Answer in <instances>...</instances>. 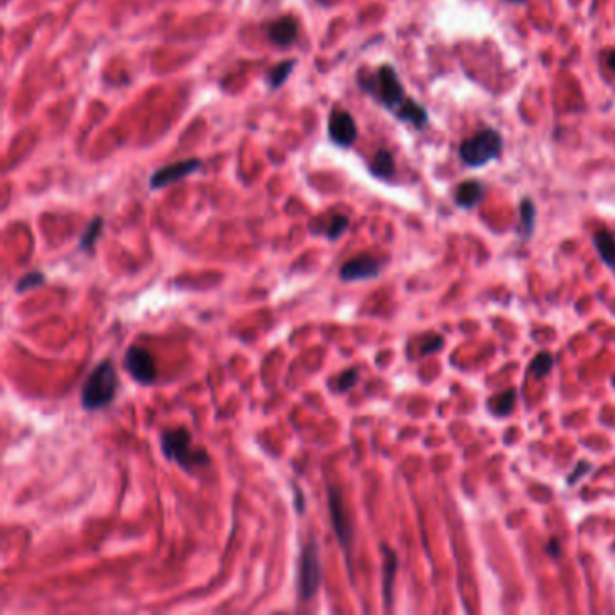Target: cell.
I'll use <instances>...</instances> for the list:
<instances>
[{
    "mask_svg": "<svg viewBox=\"0 0 615 615\" xmlns=\"http://www.w3.org/2000/svg\"><path fill=\"white\" fill-rule=\"evenodd\" d=\"M159 442L166 459L173 460L186 473H193L212 464L208 451L204 447H193L192 433L186 428L165 430L159 437Z\"/></svg>",
    "mask_w": 615,
    "mask_h": 615,
    "instance_id": "obj_1",
    "label": "cell"
},
{
    "mask_svg": "<svg viewBox=\"0 0 615 615\" xmlns=\"http://www.w3.org/2000/svg\"><path fill=\"white\" fill-rule=\"evenodd\" d=\"M118 392V374L110 359L102 361L89 374L82 386V406L87 412H96L112 404Z\"/></svg>",
    "mask_w": 615,
    "mask_h": 615,
    "instance_id": "obj_2",
    "label": "cell"
},
{
    "mask_svg": "<svg viewBox=\"0 0 615 615\" xmlns=\"http://www.w3.org/2000/svg\"><path fill=\"white\" fill-rule=\"evenodd\" d=\"M357 83L364 92H369L372 98H376L381 105H384L393 114L401 109L404 102H406V94H404V87L401 83L399 76H397L396 69L392 65H381L374 75H361L357 76Z\"/></svg>",
    "mask_w": 615,
    "mask_h": 615,
    "instance_id": "obj_3",
    "label": "cell"
},
{
    "mask_svg": "<svg viewBox=\"0 0 615 615\" xmlns=\"http://www.w3.org/2000/svg\"><path fill=\"white\" fill-rule=\"evenodd\" d=\"M323 581V565L322 553H320V543L314 536H310L302 545L298 560V597L302 603H309L316 597Z\"/></svg>",
    "mask_w": 615,
    "mask_h": 615,
    "instance_id": "obj_4",
    "label": "cell"
},
{
    "mask_svg": "<svg viewBox=\"0 0 615 615\" xmlns=\"http://www.w3.org/2000/svg\"><path fill=\"white\" fill-rule=\"evenodd\" d=\"M502 146L504 139L500 132L493 129L480 130L478 134L467 138L466 141H462L460 157H462L466 165L478 168V166H484L489 161H493V159H496L502 153Z\"/></svg>",
    "mask_w": 615,
    "mask_h": 615,
    "instance_id": "obj_5",
    "label": "cell"
},
{
    "mask_svg": "<svg viewBox=\"0 0 615 615\" xmlns=\"http://www.w3.org/2000/svg\"><path fill=\"white\" fill-rule=\"evenodd\" d=\"M327 496H329V513L330 521H332V529L336 534L337 541H339L341 549L347 556V563L352 561V545H354V530L350 526V518L345 509V500H343V493L339 487L327 486Z\"/></svg>",
    "mask_w": 615,
    "mask_h": 615,
    "instance_id": "obj_6",
    "label": "cell"
},
{
    "mask_svg": "<svg viewBox=\"0 0 615 615\" xmlns=\"http://www.w3.org/2000/svg\"><path fill=\"white\" fill-rule=\"evenodd\" d=\"M123 366L139 384H153L157 381L156 359L146 349L132 345L123 357Z\"/></svg>",
    "mask_w": 615,
    "mask_h": 615,
    "instance_id": "obj_7",
    "label": "cell"
},
{
    "mask_svg": "<svg viewBox=\"0 0 615 615\" xmlns=\"http://www.w3.org/2000/svg\"><path fill=\"white\" fill-rule=\"evenodd\" d=\"M381 269H383V263L379 258L372 255H357L339 267V278L349 283L363 282V280L377 278L381 275Z\"/></svg>",
    "mask_w": 615,
    "mask_h": 615,
    "instance_id": "obj_8",
    "label": "cell"
},
{
    "mask_svg": "<svg viewBox=\"0 0 615 615\" xmlns=\"http://www.w3.org/2000/svg\"><path fill=\"white\" fill-rule=\"evenodd\" d=\"M202 168V161L193 157V159H185V161L172 163V165H166L163 168H157L156 172L150 177V188L152 190H161L165 186L173 185V183H179L185 177L192 175V173L199 172Z\"/></svg>",
    "mask_w": 615,
    "mask_h": 615,
    "instance_id": "obj_9",
    "label": "cell"
},
{
    "mask_svg": "<svg viewBox=\"0 0 615 615\" xmlns=\"http://www.w3.org/2000/svg\"><path fill=\"white\" fill-rule=\"evenodd\" d=\"M329 138L341 148H350L357 141V125L347 110H332L329 118Z\"/></svg>",
    "mask_w": 615,
    "mask_h": 615,
    "instance_id": "obj_10",
    "label": "cell"
},
{
    "mask_svg": "<svg viewBox=\"0 0 615 615\" xmlns=\"http://www.w3.org/2000/svg\"><path fill=\"white\" fill-rule=\"evenodd\" d=\"M298 22L290 15L282 16V18L271 22L267 28V36H269L271 43L276 48H290L296 38H298Z\"/></svg>",
    "mask_w": 615,
    "mask_h": 615,
    "instance_id": "obj_11",
    "label": "cell"
},
{
    "mask_svg": "<svg viewBox=\"0 0 615 615\" xmlns=\"http://www.w3.org/2000/svg\"><path fill=\"white\" fill-rule=\"evenodd\" d=\"M384 554V565H383V594L386 606H392L393 601V579H396L397 572V556L388 545L381 547Z\"/></svg>",
    "mask_w": 615,
    "mask_h": 615,
    "instance_id": "obj_12",
    "label": "cell"
},
{
    "mask_svg": "<svg viewBox=\"0 0 615 615\" xmlns=\"http://www.w3.org/2000/svg\"><path fill=\"white\" fill-rule=\"evenodd\" d=\"M484 199V186L478 180H466L462 185H459L457 192H455V200L460 208H474L480 200Z\"/></svg>",
    "mask_w": 615,
    "mask_h": 615,
    "instance_id": "obj_13",
    "label": "cell"
},
{
    "mask_svg": "<svg viewBox=\"0 0 615 615\" xmlns=\"http://www.w3.org/2000/svg\"><path fill=\"white\" fill-rule=\"evenodd\" d=\"M396 116L401 121L412 123L415 129H423L428 123V112L419 103L413 102V99H406V102L401 105V109L396 112Z\"/></svg>",
    "mask_w": 615,
    "mask_h": 615,
    "instance_id": "obj_14",
    "label": "cell"
},
{
    "mask_svg": "<svg viewBox=\"0 0 615 615\" xmlns=\"http://www.w3.org/2000/svg\"><path fill=\"white\" fill-rule=\"evenodd\" d=\"M594 244H596V249L603 262L615 269V236L606 229H601L594 235Z\"/></svg>",
    "mask_w": 615,
    "mask_h": 615,
    "instance_id": "obj_15",
    "label": "cell"
},
{
    "mask_svg": "<svg viewBox=\"0 0 615 615\" xmlns=\"http://www.w3.org/2000/svg\"><path fill=\"white\" fill-rule=\"evenodd\" d=\"M103 224H105L103 217H94V219L87 224L85 232H83L82 239H80V251H85L89 253V255L94 253L96 242H98L99 235H102L103 232Z\"/></svg>",
    "mask_w": 615,
    "mask_h": 615,
    "instance_id": "obj_16",
    "label": "cell"
},
{
    "mask_svg": "<svg viewBox=\"0 0 615 615\" xmlns=\"http://www.w3.org/2000/svg\"><path fill=\"white\" fill-rule=\"evenodd\" d=\"M516 396L518 392L514 388L509 390H504V392H500L498 396H493L489 399V410L491 413H494V415L498 417H507L511 412H513L514 404H516Z\"/></svg>",
    "mask_w": 615,
    "mask_h": 615,
    "instance_id": "obj_17",
    "label": "cell"
},
{
    "mask_svg": "<svg viewBox=\"0 0 615 615\" xmlns=\"http://www.w3.org/2000/svg\"><path fill=\"white\" fill-rule=\"evenodd\" d=\"M370 172L372 175L379 177V179H388L396 172V161H393V156L388 150H379V152L374 156V159L370 161Z\"/></svg>",
    "mask_w": 615,
    "mask_h": 615,
    "instance_id": "obj_18",
    "label": "cell"
},
{
    "mask_svg": "<svg viewBox=\"0 0 615 615\" xmlns=\"http://www.w3.org/2000/svg\"><path fill=\"white\" fill-rule=\"evenodd\" d=\"M294 67H296V60H285V62H280L276 63L275 67H271L266 76V82L267 85H269V89H278V87H282L290 76Z\"/></svg>",
    "mask_w": 615,
    "mask_h": 615,
    "instance_id": "obj_19",
    "label": "cell"
},
{
    "mask_svg": "<svg viewBox=\"0 0 615 615\" xmlns=\"http://www.w3.org/2000/svg\"><path fill=\"white\" fill-rule=\"evenodd\" d=\"M521 232H523V239H530L534 232V224H536V208H534V202L530 199L521 200Z\"/></svg>",
    "mask_w": 615,
    "mask_h": 615,
    "instance_id": "obj_20",
    "label": "cell"
},
{
    "mask_svg": "<svg viewBox=\"0 0 615 615\" xmlns=\"http://www.w3.org/2000/svg\"><path fill=\"white\" fill-rule=\"evenodd\" d=\"M347 227H349V217L332 215L329 219V222L325 224V227L320 229L316 235H325L329 240H337L343 233L347 232Z\"/></svg>",
    "mask_w": 615,
    "mask_h": 615,
    "instance_id": "obj_21",
    "label": "cell"
},
{
    "mask_svg": "<svg viewBox=\"0 0 615 615\" xmlns=\"http://www.w3.org/2000/svg\"><path fill=\"white\" fill-rule=\"evenodd\" d=\"M553 366H554V357L550 356L549 352H540L536 357H534L533 363H530L529 372L533 374L536 379H541V377L549 376Z\"/></svg>",
    "mask_w": 615,
    "mask_h": 615,
    "instance_id": "obj_22",
    "label": "cell"
},
{
    "mask_svg": "<svg viewBox=\"0 0 615 615\" xmlns=\"http://www.w3.org/2000/svg\"><path fill=\"white\" fill-rule=\"evenodd\" d=\"M43 282H45V275H43V273H40V271H31V273L24 275L22 278H18V282L15 283V290L18 294H24L28 293V290L43 285Z\"/></svg>",
    "mask_w": 615,
    "mask_h": 615,
    "instance_id": "obj_23",
    "label": "cell"
},
{
    "mask_svg": "<svg viewBox=\"0 0 615 615\" xmlns=\"http://www.w3.org/2000/svg\"><path fill=\"white\" fill-rule=\"evenodd\" d=\"M357 379H359V372L356 369H349L345 372H341L337 376V379L334 381V392L336 393H345L349 390H352L356 386Z\"/></svg>",
    "mask_w": 615,
    "mask_h": 615,
    "instance_id": "obj_24",
    "label": "cell"
},
{
    "mask_svg": "<svg viewBox=\"0 0 615 615\" xmlns=\"http://www.w3.org/2000/svg\"><path fill=\"white\" fill-rule=\"evenodd\" d=\"M444 347V337L442 336H433L431 341H426L423 347H420V356H430V354L437 352Z\"/></svg>",
    "mask_w": 615,
    "mask_h": 615,
    "instance_id": "obj_25",
    "label": "cell"
},
{
    "mask_svg": "<svg viewBox=\"0 0 615 615\" xmlns=\"http://www.w3.org/2000/svg\"><path fill=\"white\" fill-rule=\"evenodd\" d=\"M590 469H592V464L581 460V462L576 466V469H574V473H570V477H568V480H567L568 486H574V484L579 482L581 478H583Z\"/></svg>",
    "mask_w": 615,
    "mask_h": 615,
    "instance_id": "obj_26",
    "label": "cell"
},
{
    "mask_svg": "<svg viewBox=\"0 0 615 615\" xmlns=\"http://www.w3.org/2000/svg\"><path fill=\"white\" fill-rule=\"evenodd\" d=\"M293 494H294V509H296V513L303 514L305 513V494H303V491L300 489L296 484H293Z\"/></svg>",
    "mask_w": 615,
    "mask_h": 615,
    "instance_id": "obj_27",
    "label": "cell"
},
{
    "mask_svg": "<svg viewBox=\"0 0 615 615\" xmlns=\"http://www.w3.org/2000/svg\"><path fill=\"white\" fill-rule=\"evenodd\" d=\"M547 553L550 554L553 557H560V543H557V540H550L549 547H547Z\"/></svg>",
    "mask_w": 615,
    "mask_h": 615,
    "instance_id": "obj_28",
    "label": "cell"
},
{
    "mask_svg": "<svg viewBox=\"0 0 615 615\" xmlns=\"http://www.w3.org/2000/svg\"><path fill=\"white\" fill-rule=\"evenodd\" d=\"M608 65H610V69H614L615 72V51H611L610 55H608Z\"/></svg>",
    "mask_w": 615,
    "mask_h": 615,
    "instance_id": "obj_29",
    "label": "cell"
},
{
    "mask_svg": "<svg viewBox=\"0 0 615 615\" xmlns=\"http://www.w3.org/2000/svg\"><path fill=\"white\" fill-rule=\"evenodd\" d=\"M513 2H518V4H521V2H526V0H513Z\"/></svg>",
    "mask_w": 615,
    "mask_h": 615,
    "instance_id": "obj_30",
    "label": "cell"
},
{
    "mask_svg": "<svg viewBox=\"0 0 615 615\" xmlns=\"http://www.w3.org/2000/svg\"><path fill=\"white\" fill-rule=\"evenodd\" d=\"M614 384H615V377H614Z\"/></svg>",
    "mask_w": 615,
    "mask_h": 615,
    "instance_id": "obj_31",
    "label": "cell"
}]
</instances>
